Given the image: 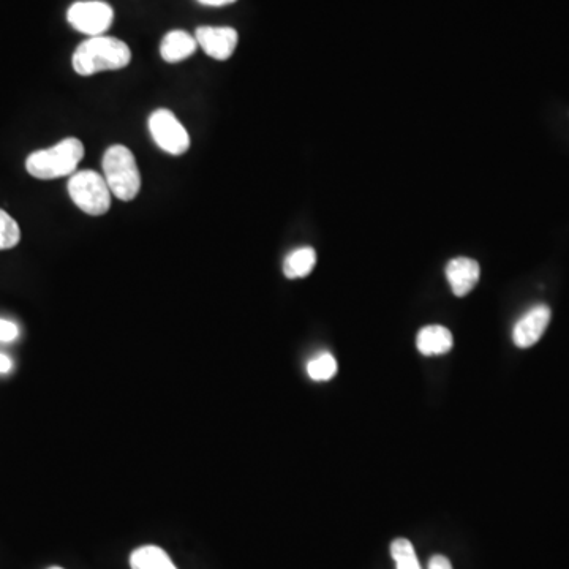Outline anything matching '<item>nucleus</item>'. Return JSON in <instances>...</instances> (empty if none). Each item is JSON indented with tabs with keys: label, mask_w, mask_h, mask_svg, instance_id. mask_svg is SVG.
<instances>
[{
	"label": "nucleus",
	"mask_w": 569,
	"mask_h": 569,
	"mask_svg": "<svg viewBox=\"0 0 569 569\" xmlns=\"http://www.w3.org/2000/svg\"><path fill=\"white\" fill-rule=\"evenodd\" d=\"M68 195L86 214L105 215L111 208L110 187L105 178L92 170L78 171L68 181Z\"/></svg>",
	"instance_id": "obj_4"
},
{
	"label": "nucleus",
	"mask_w": 569,
	"mask_h": 569,
	"mask_svg": "<svg viewBox=\"0 0 569 569\" xmlns=\"http://www.w3.org/2000/svg\"><path fill=\"white\" fill-rule=\"evenodd\" d=\"M549 323H551V309L549 307L539 304L532 310H528L514 326L513 340L516 347H533L543 337Z\"/></svg>",
	"instance_id": "obj_8"
},
{
	"label": "nucleus",
	"mask_w": 569,
	"mask_h": 569,
	"mask_svg": "<svg viewBox=\"0 0 569 569\" xmlns=\"http://www.w3.org/2000/svg\"><path fill=\"white\" fill-rule=\"evenodd\" d=\"M132 61L129 45L116 37H89L75 49L72 57L73 70L81 76L121 70Z\"/></svg>",
	"instance_id": "obj_1"
},
{
	"label": "nucleus",
	"mask_w": 569,
	"mask_h": 569,
	"mask_svg": "<svg viewBox=\"0 0 569 569\" xmlns=\"http://www.w3.org/2000/svg\"><path fill=\"white\" fill-rule=\"evenodd\" d=\"M453 343V334L445 326H426L416 337V347L424 356L445 355Z\"/></svg>",
	"instance_id": "obj_11"
},
{
	"label": "nucleus",
	"mask_w": 569,
	"mask_h": 569,
	"mask_svg": "<svg viewBox=\"0 0 569 569\" xmlns=\"http://www.w3.org/2000/svg\"><path fill=\"white\" fill-rule=\"evenodd\" d=\"M84 157V144L78 138H65L56 146L32 152L26 160L32 178L51 181L75 174Z\"/></svg>",
	"instance_id": "obj_2"
},
{
	"label": "nucleus",
	"mask_w": 569,
	"mask_h": 569,
	"mask_svg": "<svg viewBox=\"0 0 569 569\" xmlns=\"http://www.w3.org/2000/svg\"><path fill=\"white\" fill-rule=\"evenodd\" d=\"M429 569H453V565L445 555H434L430 558Z\"/></svg>",
	"instance_id": "obj_18"
},
{
	"label": "nucleus",
	"mask_w": 569,
	"mask_h": 569,
	"mask_svg": "<svg viewBox=\"0 0 569 569\" xmlns=\"http://www.w3.org/2000/svg\"><path fill=\"white\" fill-rule=\"evenodd\" d=\"M307 374L315 381L331 380L337 374L336 358L329 353H323L318 358L312 359L307 366Z\"/></svg>",
	"instance_id": "obj_16"
},
{
	"label": "nucleus",
	"mask_w": 569,
	"mask_h": 569,
	"mask_svg": "<svg viewBox=\"0 0 569 569\" xmlns=\"http://www.w3.org/2000/svg\"><path fill=\"white\" fill-rule=\"evenodd\" d=\"M21 241V228L12 215L0 209V250L13 249Z\"/></svg>",
	"instance_id": "obj_15"
},
{
	"label": "nucleus",
	"mask_w": 569,
	"mask_h": 569,
	"mask_svg": "<svg viewBox=\"0 0 569 569\" xmlns=\"http://www.w3.org/2000/svg\"><path fill=\"white\" fill-rule=\"evenodd\" d=\"M19 336L18 326L13 321L2 320L0 318V340L2 342H12Z\"/></svg>",
	"instance_id": "obj_17"
},
{
	"label": "nucleus",
	"mask_w": 569,
	"mask_h": 569,
	"mask_svg": "<svg viewBox=\"0 0 569 569\" xmlns=\"http://www.w3.org/2000/svg\"><path fill=\"white\" fill-rule=\"evenodd\" d=\"M196 48H198V43H196L195 35L184 31H171L163 37L160 56L168 64H176V62L189 59L195 53Z\"/></svg>",
	"instance_id": "obj_10"
},
{
	"label": "nucleus",
	"mask_w": 569,
	"mask_h": 569,
	"mask_svg": "<svg viewBox=\"0 0 569 569\" xmlns=\"http://www.w3.org/2000/svg\"><path fill=\"white\" fill-rule=\"evenodd\" d=\"M391 555L397 569H421L415 547L405 538L396 539L391 544Z\"/></svg>",
	"instance_id": "obj_14"
},
{
	"label": "nucleus",
	"mask_w": 569,
	"mask_h": 569,
	"mask_svg": "<svg viewBox=\"0 0 569 569\" xmlns=\"http://www.w3.org/2000/svg\"><path fill=\"white\" fill-rule=\"evenodd\" d=\"M132 569H178L170 555L157 546H143L130 555Z\"/></svg>",
	"instance_id": "obj_12"
},
{
	"label": "nucleus",
	"mask_w": 569,
	"mask_h": 569,
	"mask_svg": "<svg viewBox=\"0 0 569 569\" xmlns=\"http://www.w3.org/2000/svg\"><path fill=\"white\" fill-rule=\"evenodd\" d=\"M198 2L208 7H225V5L234 4L236 0H198Z\"/></svg>",
	"instance_id": "obj_20"
},
{
	"label": "nucleus",
	"mask_w": 569,
	"mask_h": 569,
	"mask_svg": "<svg viewBox=\"0 0 569 569\" xmlns=\"http://www.w3.org/2000/svg\"><path fill=\"white\" fill-rule=\"evenodd\" d=\"M70 26L87 37H98L110 29L114 21V10L102 0H81L68 8Z\"/></svg>",
	"instance_id": "obj_5"
},
{
	"label": "nucleus",
	"mask_w": 569,
	"mask_h": 569,
	"mask_svg": "<svg viewBox=\"0 0 569 569\" xmlns=\"http://www.w3.org/2000/svg\"><path fill=\"white\" fill-rule=\"evenodd\" d=\"M195 38L204 53L215 61H228L239 42L238 32L233 27H198Z\"/></svg>",
	"instance_id": "obj_7"
},
{
	"label": "nucleus",
	"mask_w": 569,
	"mask_h": 569,
	"mask_svg": "<svg viewBox=\"0 0 569 569\" xmlns=\"http://www.w3.org/2000/svg\"><path fill=\"white\" fill-rule=\"evenodd\" d=\"M49 569H64V568H59V566H54V568H49Z\"/></svg>",
	"instance_id": "obj_21"
},
{
	"label": "nucleus",
	"mask_w": 569,
	"mask_h": 569,
	"mask_svg": "<svg viewBox=\"0 0 569 569\" xmlns=\"http://www.w3.org/2000/svg\"><path fill=\"white\" fill-rule=\"evenodd\" d=\"M479 276H481V269L472 258H454L446 266V277H448L451 290L459 298L467 296L476 287Z\"/></svg>",
	"instance_id": "obj_9"
},
{
	"label": "nucleus",
	"mask_w": 569,
	"mask_h": 569,
	"mask_svg": "<svg viewBox=\"0 0 569 569\" xmlns=\"http://www.w3.org/2000/svg\"><path fill=\"white\" fill-rule=\"evenodd\" d=\"M317 264V253L312 247H301V249L294 250L285 258L283 263V274L288 279H302V277L309 276L310 272Z\"/></svg>",
	"instance_id": "obj_13"
},
{
	"label": "nucleus",
	"mask_w": 569,
	"mask_h": 569,
	"mask_svg": "<svg viewBox=\"0 0 569 569\" xmlns=\"http://www.w3.org/2000/svg\"><path fill=\"white\" fill-rule=\"evenodd\" d=\"M103 178L117 200L132 201L141 190V173L129 147L111 146L103 155Z\"/></svg>",
	"instance_id": "obj_3"
},
{
	"label": "nucleus",
	"mask_w": 569,
	"mask_h": 569,
	"mask_svg": "<svg viewBox=\"0 0 569 569\" xmlns=\"http://www.w3.org/2000/svg\"><path fill=\"white\" fill-rule=\"evenodd\" d=\"M149 132L166 154L182 155L190 149L189 132L170 110H157L151 114Z\"/></svg>",
	"instance_id": "obj_6"
},
{
	"label": "nucleus",
	"mask_w": 569,
	"mask_h": 569,
	"mask_svg": "<svg viewBox=\"0 0 569 569\" xmlns=\"http://www.w3.org/2000/svg\"><path fill=\"white\" fill-rule=\"evenodd\" d=\"M13 362L8 356L0 353V374H8L12 370Z\"/></svg>",
	"instance_id": "obj_19"
}]
</instances>
